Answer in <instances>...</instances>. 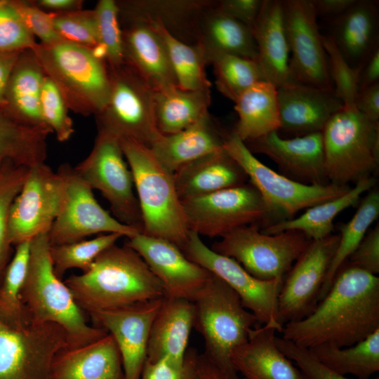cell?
I'll return each mask as SVG.
<instances>
[{
  "label": "cell",
  "instance_id": "6da1fadb",
  "mask_svg": "<svg viewBox=\"0 0 379 379\" xmlns=\"http://www.w3.org/2000/svg\"><path fill=\"white\" fill-rule=\"evenodd\" d=\"M379 329V277L345 262L314 310L284 324L282 338L310 349L345 347Z\"/></svg>",
  "mask_w": 379,
  "mask_h": 379
},
{
  "label": "cell",
  "instance_id": "7a4b0ae2",
  "mask_svg": "<svg viewBox=\"0 0 379 379\" xmlns=\"http://www.w3.org/2000/svg\"><path fill=\"white\" fill-rule=\"evenodd\" d=\"M77 304L88 314L165 296L142 257L126 244L102 251L90 269L65 280Z\"/></svg>",
  "mask_w": 379,
  "mask_h": 379
},
{
  "label": "cell",
  "instance_id": "3957f363",
  "mask_svg": "<svg viewBox=\"0 0 379 379\" xmlns=\"http://www.w3.org/2000/svg\"><path fill=\"white\" fill-rule=\"evenodd\" d=\"M48 233L30 241L21 299L31 324L53 323L67 333L68 348L94 342L108 333L89 325L70 290L54 272Z\"/></svg>",
  "mask_w": 379,
  "mask_h": 379
},
{
  "label": "cell",
  "instance_id": "277c9868",
  "mask_svg": "<svg viewBox=\"0 0 379 379\" xmlns=\"http://www.w3.org/2000/svg\"><path fill=\"white\" fill-rule=\"evenodd\" d=\"M192 302L193 328L204 341L202 354L224 379H241L232 355L247 342L251 330L260 324L258 319L243 305L236 292L213 274Z\"/></svg>",
  "mask_w": 379,
  "mask_h": 379
},
{
  "label": "cell",
  "instance_id": "5b68a950",
  "mask_svg": "<svg viewBox=\"0 0 379 379\" xmlns=\"http://www.w3.org/2000/svg\"><path fill=\"white\" fill-rule=\"evenodd\" d=\"M119 140L133 178L142 234L168 240L182 250L190 230L173 175L161 166L148 147L130 139Z\"/></svg>",
  "mask_w": 379,
  "mask_h": 379
},
{
  "label": "cell",
  "instance_id": "8992f818",
  "mask_svg": "<svg viewBox=\"0 0 379 379\" xmlns=\"http://www.w3.org/2000/svg\"><path fill=\"white\" fill-rule=\"evenodd\" d=\"M32 50L69 109L85 117L102 110L109 95V71L93 49L62 40L48 45L37 43Z\"/></svg>",
  "mask_w": 379,
  "mask_h": 379
},
{
  "label": "cell",
  "instance_id": "52a82bcc",
  "mask_svg": "<svg viewBox=\"0 0 379 379\" xmlns=\"http://www.w3.org/2000/svg\"><path fill=\"white\" fill-rule=\"evenodd\" d=\"M328 182L347 185L373 176L379 166V121L343 107L322 131Z\"/></svg>",
  "mask_w": 379,
  "mask_h": 379
},
{
  "label": "cell",
  "instance_id": "ba28073f",
  "mask_svg": "<svg viewBox=\"0 0 379 379\" xmlns=\"http://www.w3.org/2000/svg\"><path fill=\"white\" fill-rule=\"evenodd\" d=\"M223 148L262 196L272 224L295 218L300 211L341 196L350 189L348 185H305L294 181L260 162L233 131L229 133Z\"/></svg>",
  "mask_w": 379,
  "mask_h": 379
},
{
  "label": "cell",
  "instance_id": "9c48e42d",
  "mask_svg": "<svg viewBox=\"0 0 379 379\" xmlns=\"http://www.w3.org/2000/svg\"><path fill=\"white\" fill-rule=\"evenodd\" d=\"M109 98L102 110L95 116L98 130L149 148L161 135L155 119V91L126 63L109 67Z\"/></svg>",
  "mask_w": 379,
  "mask_h": 379
},
{
  "label": "cell",
  "instance_id": "30bf717a",
  "mask_svg": "<svg viewBox=\"0 0 379 379\" xmlns=\"http://www.w3.org/2000/svg\"><path fill=\"white\" fill-rule=\"evenodd\" d=\"M310 241L296 230L269 234L260 225H249L230 232L210 248L236 260L256 279L273 281L284 279Z\"/></svg>",
  "mask_w": 379,
  "mask_h": 379
},
{
  "label": "cell",
  "instance_id": "8fae6325",
  "mask_svg": "<svg viewBox=\"0 0 379 379\" xmlns=\"http://www.w3.org/2000/svg\"><path fill=\"white\" fill-rule=\"evenodd\" d=\"M126 161L119 138L98 130L91 152L74 168L93 190L100 192L116 219L142 233V216L133 178Z\"/></svg>",
  "mask_w": 379,
  "mask_h": 379
},
{
  "label": "cell",
  "instance_id": "7c38bea8",
  "mask_svg": "<svg viewBox=\"0 0 379 379\" xmlns=\"http://www.w3.org/2000/svg\"><path fill=\"white\" fill-rule=\"evenodd\" d=\"M190 231L198 235L222 237L240 227L272 224L270 211L251 183L182 201Z\"/></svg>",
  "mask_w": 379,
  "mask_h": 379
},
{
  "label": "cell",
  "instance_id": "4fadbf2b",
  "mask_svg": "<svg viewBox=\"0 0 379 379\" xmlns=\"http://www.w3.org/2000/svg\"><path fill=\"white\" fill-rule=\"evenodd\" d=\"M64 181L60 211L48 232L51 246L73 243L93 234L117 233L127 238L140 233L124 225L98 202L93 189L70 164H61L57 170Z\"/></svg>",
  "mask_w": 379,
  "mask_h": 379
},
{
  "label": "cell",
  "instance_id": "5bb4252c",
  "mask_svg": "<svg viewBox=\"0 0 379 379\" xmlns=\"http://www.w3.org/2000/svg\"><path fill=\"white\" fill-rule=\"evenodd\" d=\"M182 251L190 260L221 279L235 291L260 324L281 333L284 324L279 314L278 297L284 279H256L236 260L213 251L192 231Z\"/></svg>",
  "mask_w": 379,
  "mask_h": 379
},
{
  "label": "cell",
  "instance_id": "9a60e30c",
  "mask_svg": "<svg viewBox=\"0 0 379 379\" xmlns=\"http://www.w3.org/2000/svg\"><path fill=\"white\" fill-rule=\"evenodd\" d=\"M67 348V333L56 324L16 330L0 321V379H52L53 361Z\"/></svg>",
  "mask_w": 379,
  "mask_h": 379
},
{
  "label": "cell",
  "instance_id": "2e32d148",
  "mask_svg": "<svg viewBox=\"0 0 379 379\" xmlns=\"http://www.w3.org/2000/svg\"><path fill=\"white\" fill-rule=\"evenodd\" d=\"M64 193L61 174L45 163L29 168L9 213L11 245L48 233L60 209Z\"/></svg>",
  "mask_w": 379,
  "mask_h": 379
},
{
  "label": "cell",
  "instance_id": "e0dca14e",
  "mask_svg": "<svg viewBox=\"0 0 379 379\" xmlns=\"http://www.w3.org/2000/svg\"><path fill=\"white\" fill-rule=\"evenodd\" d=\"M293 82L333 89L328 58L311 0H283Z\"/></svg>",
  "mask_w": 379,
  "mask_h": 379
},
{
  "label": "cell",
  "instance_id": "ac0fdd59",
  "mask_svg": "<svg viewBox=\"0 0 379 379\" xmlns=\"http://www.w3.org/2000/svg\"><path fill=\"white\" fill-rule=\"evenodd\" d=\"M339 239V234H331L311 240L285 276L278 297L279 314L284 324L301 320L317 306Z\"/></svg>",
  "mask_w": 379,
  "mask_h": 379
},
{
  "label": "cell",
  "instance_id": "d6986e66",
  "mask_svg": "<svg viewBox=\"0 0 379 379\" xmlns=\"http://www.w3.org/2000/svg\"><path fill=\"white\" fill-rule=\"evenodd\" d=\"M164 298L88 313L93 326L105 329L119 348L124 379H140L147 360L153 321Z\"/></svg>",
  "mask_w": 379,
  "mask_h": 379
},
{
  "label": "cell",
  "instance_id": "ffe728a7",
  "mask_svg": "<svg viewBox=\"0 0 379 379\" xmlns=\"http://www.w3.org/2000/svg\"><path fill=\"white\" fill-rule=\"evenodd\" d=\"M125 244L142 257L161 284L166 297L192 301L212 275L168 240L138 233Z\"/></svg>",
  "mask_w": 379,
  "mask_h": 379
},
{
  "label": "cell",
  "instance_id": "44dd1931",
  "mask_svg": "<svg viewBox=\"0 0 379 379\" xmlns=\"http://www.w3.org/2000/svg\"><path fill=\"white\" fill-rule=\"evenodd\" d=\"M253 153L265 154L278 166L283 175L305 185H326L321 132L291 138L281 137L278 131L244 142Z\"/></svg>",
  "mask_w": 379,
  "mask_h": 379
},
{
  "label": "cell",
  "instance_id": "7402d4cb",
  "mask_svg": "<svg viewBox=\"0 0 379 379\" xmlns=\"http://www.w3.org/2000/svg\"><path fill=\"white\" fill-rule=\"evenodd\" d=\"M119 11L124 63L155 91L178 86L164 43L152 22Z\"/></svg>",
  "mask_w": 379,
  "mask_h": 379
},
{
  "label": "cell",
  "instance_id": "603a6c76",
  "mask_svg": "<svg viewBox=\"0 0 379 379\" xmlns=\"http://www.w3.org/2000/svg\"><path fill=\"white\" fill-rule=\"evenodd\" d=\"M280 128L295 137L322 132L331 117L343 108L333 89L291 83L277 88Z\"/></svg>",
  "mask_w": 379,
  "mask_h": 379
},
{
  "label": "cell",
  "instance_id": "cb8c5ba5",
  "mask_svg": "<svg viewBox=\"0 0 379 379\" xmlns=\"http://www.w3.org/2000/svg\"><path fill=\"white\" fill-rule=\"evenodd\" d=\"M228 134L208 112L180 132L161 134L149 149L161 166L173 175L185 165L222 149Z\"/></svg>",
  "mask_w": 379,
  "mask_h": 379
},
{
  "label": "cell",
  "instance_id": "d4e9b609",
  "mask_svg": "<svg viewBox=\"0 0 379 379\" xmlns=\"http://www.w3.org/2000/svg\"><path fill=\"white\" fill-rule=\"evenodd\" d=\"M251 32L265 81L277 88L294 83L289 71L283 0H263Z\"/></svg>",
  "mask_w": 379,
  "mask_h": 379
},
{
  "label": "cell",
  "instance_id": "484cf974",
  "mask_svg": "<svg viewBox=\"0 0 379 379\" xmlns=\"http://www.w3.org/2000/svg\"><path fill=\"white\" fill-rule=\"evenodd\" d=\"M277 331L267 326L253 328L246 343L232 353V361L246 379H305L295 364L277 347Z\"/></svg>",
  "mask_w": 379,
  "mask_h": 379
},
{
  "label": "cell",
  "instance_id": "4316f807",
  "mask_svg": "<svg viewBox=\"0 0 379 379\" xmlns=\"http://www.w3.org/2000/svg\"><path fill=\"white\" fill-rule=\"evenodd\" d=\"M173 179L181 201L241 185L248 180L224 148L181 167Z\"/></svg>",
  "mask_w": 379,
  "mask_h": 379
},
{
  "label": "cell",
  "instance_id": "83f0119b",
  "mask_svg": "<svg viewBox=\"0 0 379 379\" xmlns=\"http://www.w3.org/2000/svg\"><path fill=\"white\" fill-rule=\"evenodd\" d=\"M194 317L192 301L164 296L151 327L146 361L168 358L182 362L188 350Z\"/></svg>",
  "mask_w": 379,
  "mask_h": 379
},
{
  "label": "cell",
  "instance_id": "f1b7e54d",
  "mask_svg": "<svg viewBox=\"0 0 379 379\" xmlns=\"http://www.w3.org/2000/svg\"><path fill=\"white\" fill-rule=\"evenodd\" d=\"M52 379H124L114 339L107 333L84 346L64 350L53 361Z\"/></svg>",
  "mask_w": 379,
  "mask_h": 379
},
{
  "label": "cell",
  "instance_id": "f546056e",
  "mask_svg": "<svg viewBox=\"0 0 379 379\" xmlns=\"http://www.w3.org/2000/svg\"><path fill=\"white\" fill-rule=\"evenodd\" d=\"M378 1L356 0L344 13L332 20L330 35L353 68L358 69L379 44Z\"/></svg>",
  "mask_w": 379,
  "mask_h": 379
},
{
  "label": "cell",
  "instance_id": "4dcf8cb0",
  "mask_svg": "<svg viewBox=\"0 0 379 379\" xmlns=\"http://www.w3.org/2000/svg\"><path fill=\"white\" fill-rule=\"evenodd\" d=\"M45 77L33 50L22 51L11 75L0 111L25 125L51 130L45 124L40 109Z\"/></svg>",
  "mask_w": 379,
  "mask_h": 379
},
{
  "label": "cell",
  "instance_id": "1f68e13d",
  "mask_svg": "<svg viewBox=\"0 0 379 379\" xmlns=\"http://www.w3.org/2000/svg\"><path fill=\"white\" fill-rule=\"evenodd\" d=\"M213 1L201 14L196 44L203 50L207 62L222 55H237L258 61V51L251 30L218 11Z\"/></svg>",
  "mask_w": 379,
  "mask_h": 379
},
{
  "label": "cell",
  "instance_id": "d6a6232c",
  "mask_svg": "<svg viewBox=\"0 0 379 379\" xmlns=\"http://www.w3.org/2000/svg\"><path fill=\"white\" fill-rule=\"evenodd\" d=\"M213 0L117 1L121 11L157 22L177 39L196 44L199 20Z\"/></svg>",
  "mask_w": 379,
  "mask_h": 379
},
{
  "label": "cell",
  "instance_id": "836d02e7",
  "mask_svg": "<svg viewBox=\"0 0 379 379\" xmlns=\"http://www.w3.org/2000/svg\"><path fill=\"white\" fill-rule=\"evenodd\" d=\"M238 121L233 132L243 141L253 140L280 128L277 88L259 81L242 93L234 102Z\"/></svg>",
  "mask_w": 379,
  "mask_h": 379
},
{
  "label": "cell",
  "instance_id": "e575fe53",
  "mask_svg": "<svg viewBox=\"0 0 379 379\" xmlns=\"http://www.w3.org/2000/svg\"><path fill=\"white\" fill-rule=\"evenodd\" d=\"M375 183L376 179L373 176L362 179L344 194L308 208L298 217L270 225L261 231L273 234L296 230L310 240L323 239L331 234L337 215L346 208L357 205L361 194L372 189Z\"/></svg>",
  "mask_w": 379,
  "mask_h": 379
},
{
  "label": "cell",
  "instance_id": "d590c367",
  "mask_svg": "<svg viewBox=\"0 0 379 379\" xmlns=\"http://www.w3.org/2000/svg\"><path fill=\"white\" fill-rule=\"evenodd\" d=\"M210 89L184 90L173 86L155 91L157 127L162 135L180 132L208 113Z\"/></svg>",
  "mask_w": 379,
  "mask_h": 379
},
{
  "label": "cell",
  "instance_id": "8d00e7d4",
  "mask_svg": "<svg viewBox=\"0 0 379 379\" xmlns=\"http://www.w3.org/2000/svg\"><path fill=\"white\" fill-rule=\"evenodd\" d=\"M52 132L21 124L0 111V168L8 161L32 168L45 163Z\"/></svg>",
  "mask_w": 379,
  "mask_h": 379
},
{
  "label": "cell",
  "instance_id": "74e56055",
  "mask_svg": "<svg viewBox=\"0 0 379 379\" xmlns=\"http://www.w3.org/2000/svg\"><path fill=\"white\" fill-rule=\"evenodd\" d=\"M308 350L328 368L345 376L370 379L379 371V329L351 346L321 345Z\"/></svg>",
  "mask_w": 379,
  "mask_h": 379
},
{
  "label": "cell",
  "instance_id": "f35d334b",
  "mask_svg": "<svg viewBox=\"0 0 379 379\" xmlns=\"http://www.w3.org/2000/svg\"><path fill=\"white\" fill-rule=\"evenodd\" d=\"M29 252L30 241L16 245L0 281V321L16 330L31 325L21 299Z\"/></svg>",
  "mask_w": 379,
  "mask_h": 379
},
{
  "label": "cell",
  "instance_id": "ab89813d",
  "mask_svg": "<svg viewBox=\"0 0 379 379\" xmlns=\"http://www.w3.org/2000/svg\"><path fill=\"white\" fill-rule=\"evenodd\" d=\"M378 215L379 192L372 190L359 202L352 218L339 226V242L322 285L319 301L327 293L335 274L355 251Z\"/></svg>",
  "mask_w": 379,
  "mask_h": 379
},
{
  "label": "cell",
  "instance_id": "60d3db41",
  "mask_svg": "<svg viewBox=\"0 0 379 379\" xmlns=\"http://www.w3.org/2000/svg\"><path fill=\"white\" fill-rule=\"evenodd\" d=\"M149 22L164 43L177 86L184 90L210 89L211 84L206 72L208 64L201 47L184 43L173 36L160 24Z\"/></svg>",
  "mask_w": 379,
  "mask_h": 379
},
{
  "label": "cell",
  "instance_id": "b9f144b4",
  "mask_svg": "<svg viewBox=\"0 0 379 379\" xmlns=\"http://www.w3.org/2000/svg\"><path fill=\"white\" fill-rule=\"evenodd\" d=\"M213 65L217 89L234 102L253 84L265 81L258 61L237 55H222Z\"/></svg>",
  "mask_w": 379,
  "mask_h": 379
},
{
  "label": "cell",
  "instance_id": "7bdbcfd3",
  "mask_svg": "<svg viewBox=\"0 0 379 379\" xmlns=\"http://www.w3.org/2000/svg\"><path fill=\"white\" fill-rule=\"evenodd\" d=\"M122 237L117 233L101 234L89 240L51 246L50 254L55 274L61 279L70 269H79L83 272L88 271L96 258Z\"/></svg>",
  "mask_w": 379,
  "mask_h": 379
},
{
  "label": "cell",
  "instance_id": "ee69618b",
  "mask_svg": "<svg viewBox=\"0 0 379 379\" xmlns=\"http://www.w3.org/2000/svg\"><path fill=\"white\" fill-rule=\"evenodd\" d=\"M29 168L6 161L0 168V281L11 256L8 218L11 205L21 190Z\"/></svg>",
  "mask_w": 379,
  "mask_h": 379
},
{
  "label": "cell",
  "instance_id": "f6af8a7d",
  "mask_svg": "<svg viewBox=\"0 0 379 379\" xmlns=\"http://www.w3.org/2000/svg\"><path fill=\"white\" fill-rule=\"evenodd\" d=\"M93 11L99 42L98 47L102 51L109 67L120 66L124 62L122 32L117 1L100 0Z\"/></svg>",
  "mask_w": 379,
  "mask_h": 379
},
{
  "label": "cell",
  "instance_id": "bcb514c9",
  "mask_svg": "<svg viewBox=\"0 0 379 379\" xmlns=\"http://www.w3.org/2000/svg\"><path fill=\"white\" fill-rule=\"evenodd\" d=\"M328 72L333 91L347 109L355 108V99L359 90V71L349 65L331 36L322 35Z\"/></svg>",
  "mask_w": 379,
  "mask_h": 379
},
{
  "label": "cell",
  "instance_id": "7dc6e473",
  "mask_svg": "<svg viewBox=\"0 0 379 379\" xmlns=\"http://www.w3.org/2000/svg\"><path fill=\"white\" fill-rule=\"evenodd\" d=\"M40 109L45 124L58 141L65 142L72 137L74 129L67 105L55 84L46 75L41 89Z\"/></svg>",
  "mask_w": 379,
  "mask_h": 379
},
{
  "label": "cell",
  "instance_id": "c3c4849f",
  "mask_svg": "<svg viewBox=\"0 0 379 379\" xmlns=\"http://www.w3.org/2000/svg\"><path fill=\"white\" fill-rule=\"evenodd\" d=\"M53 23L64 41L91 49L99 45L93 9L53 13Z\"/></svg>",
  "mask_w": 379,
  "mask_h": 379
},
{
  "label": "cell",
  "instance_id": "681fc988",
  "mask_svg": "<svg viewBox=\"0 0 379 379\" xmlns=\"http://www.w3.org/2000/svg\"><path fill=\"white\" fill-rule=\"evenodd\" d=\"M36 44L13 0H0V51H23Z\"/></svg>",
  "mask_w": 379,
  "mask_h": 379
},
{
  "label": "cell",
  "instance_id": "f907efd6",
  "mask_svg": "<svg viewBox=\"0 0 379 379\" xmlns=\"http://www.w3.org/2000/svg\"><path fill=\"white\" fill-rule=\"evenodd\" d=\"M199 355L196 350H187L182 362L168 358L146 361L140 379H199Z\"/></svg>",
  "mask_w": 379,
  "mask_h": 379
},
{
  "label": "cell",
  "instance_id": "816d5d0a",
  "mask_svg": "<svg viewBox=\"0 0 379 379\" xmlns=\"http://www.w3.org/2000/svg\"><path fill=\"white\" fill-rule=\"evenodd\" d=\"M279 349L299 368L305 379H351L328 368L311 352L282 337L276 336ZM370 379H379L375 377Z\"/></svg>",
  "mask_w": 379,
  "mask_h": 379
},
{
  "label": "cell",
  "instance_id": "f5cc1de1",
  "mask_svg": "<svg viewBox=\"0 0 379 379\" xmlns=\"http://www.w3.org/2000/svg\"><path fill=\"white\" fill-rule=\"evenodd\" d=\"M13 2L28 29L41 44L48 45L62 40L55 29L53 13L40 9L30 0H13Z\"/></svg>",
  "mask_w": 379,
  "mask_h": 379
},
{
  "label": "cell",
  "instance_id": "db71d44e",
  "mask_svg": "<svg viewBox=\"0 0 379 379\" xmlns=\"http://www.w3.org/2000/svg\"><path fill=\"white\" fill-rule=\"evenodd\" d=\"M372 274L379 273V225L368 230L345 262Z\"/></svg>",
  "mask_w": 379,
  "mask_h": 379
},
{
  "label": "cell",
  "instance_id": "11a10c76",
  "mask_svg": "<svg viewBox=\"0 0 379 379\" xmlns=\"http://www.w3.org/2000/svg\"><path fill=\"white\" fill-rule=\"evenodd\" d=\"M263 0H218L215 8L252 29Z\"/></svg>",
  "mask_w": 379,
  "mask_h": 379
},
{
  "label": "cell",
  "instance_id": "9f6ffc18",
  "mask_svg": "<svg viewBox=\"0 0 379 379\" xmlns=\"http://www.w3.org/2000/svg\"><path fill=\"white\" fill-rule=\"evenodd\" d=\"M355 108L369 119L379 121V83L358 90Z\"/></svg>",
  "mask_w": 379,
  "mask_h": 379
},
{
  "label": "cell",
  "instance_id": "6f0895ef",
  "mask_svg": "<svg viewBox=\"0 0 379 379\" xmlns=\"http://www.w3.org/2000/svg\"><path fill=\"white\" fill-rule=\"evenodd\" d=\"M359 71V89L379 83V44L371 52Z\"/></svg>",
  "mask_w": 379,
  "mask_h": 379
},
{
  "label": "cell",
  "instance_id": "680465c9",
  "mask_svg": "<svg viewBox=\"0 0 379 379\" xmlns=\"http://www.w3.org/2000/svg\"><path fill=\"white\" fill-rule=\"evenodd\" d=\"M317 18L334 20L344 13L356 0H311Z\"/></svg>",
  "mask_w": 379,
  "mask_h": 379
},
{
  "label": "cell",
  "instance_id": "91938a15",
  "mask_svg": "<svg viewBox=\"0 0 379 379\" xmlns=\"http://www.w3.org/2000/svg\"><path fill=\"white\" fill-rule=\"evenodd\" d=\"M21 52L0 51V109L4 105L6 88Z\"/></svg>",
  "mask_w": 379,
  "mask_h": 379
},
{
  "label": "cell",
  "instance_id": "94428289",
  "mask_svg": "<svg viewBox=\"0 0 379 379\" xmlns=\"http://www.w3.org/2000/svg\"><path fill=\"white\" fill-rule=\"evenodd\" d=\"M40 9L51 13H63L83 9L81 0H30Z\"/></svg>",
  "mask_w": 379,
  "mask_h": 379
},
{
  "label": "cell",
  "instance_id": "6125c7cd",
  "mask_svg": "<svg viewBox=\"0 0 379 379\" xmlns=\"http://www.w3.org/2000/svg\"><path fill=\"white\" fill-rule=\"evenodd\" d=\"M199 379H224L217 369L205 358L199 355ZM241 379H246L242 378Z\"/></svg>",
  "mask_w": 379,
  "mask_h": 379
}]
</instances>
